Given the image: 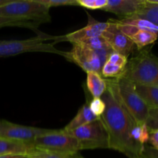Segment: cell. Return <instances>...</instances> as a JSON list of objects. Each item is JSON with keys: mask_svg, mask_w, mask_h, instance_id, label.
I'll list each match as a JSON object with an SVG mask.
<instances>
[{"mask_svg": "<svg viewBox=\"0 0 158 158\" xmlns=\"http://www.w3.org/2000/svg\"><path fill=\"white\" fill-rule=\"evenodd\" d=\"M140 158H158V150L145 144L142 150Z\"/></svg>", "mask_w": 158, "mask_h": 158, "instance_id": "obj_29", "label": "cell"}, {"mask_svg": "<svg viewBox=\"0 0 158 158\" xmlns=\"http://www.w3.org/2000/svg\"><path fill=\"white\" fill-rule=\"evenodd\" d=\"M41 24L37 23V22L0 16V28L7 27V26L28 28V29H30L32 30L35 31V32H37V34H39L40 33V32H38V27Z\"/></svg>", "mask_w": 158, "mask_h": 158, "instance_id": "obj_20", "label": "cell"}, {"mask_svg": "<svg viewBox=\"0 0 158 158\" xmlns=\"http://www.w3.org/2000/svg\"><path fill=\"white\" fill-rule=\"evenodd\" d=\"M158 38V34L151 31L140 29L137 33L131 37L138 50H141L143 47L154 43Z\"/></svg>", "mask_w": 158, "mask_h": 158, "instance_id": "obj_19", "label": "cell"}, {"mask_svg": "<svg viewBox=\"0 0 158 158\" xmlns=\"http://www.w3.org/2000/svg\"><path fill=\"white\" fill-rule=\"evenodd\" d=\"M67 133L77 139L80 151L109 149L107 131L100 118Z\"/></svg>", "mask_w": 158, "mask_h": 158, "instance_id": "obj_6", "label": "cell"}, {"mask_svg": "<svg viewBox=\"0 0 158 158\" xmlns=\"http://www.w3.org/2000/svg\"><path fill=\"white\" fill-rule=\"evenodd\" d=\"M81 43H83L85 46L95 51L98 54L99 56L100 57L103 64L105 63L106 60H107L110 54L114 52L110 46V45L107 43V42L106 41V40L102 35L101 36L89 39V40L81 42Z\"/></svg>", "mask_w": 158, "mask_h": 158, "instance_id": "obj_17", "label": "cell"}, {"mask_svg": "<svg viewBox=\"0 0 158 158\" xmlns=\"http://www.w3.org/2000/svg\"><path fill=\"white\" fill-rule=\"evenodd\" d=\"M106 61H109L110 63H114V64L120 66L121 67L125 68L128 62V57L122 55V54L118 53L117 52H112L110 56H108L107 60Z\"/></svg>", "mask_w": 158, "mask_h": 158, "instance_id": "obj_28", "label": "cell"}, {"mask_svg": "<svg viewBox=\"0 0 158 158\" xmlns=\"http://www.w3.org/2000/svg\"><path fill=\"white\" fill-rule=\"evenodd\" d=\"M11 0H0V6H3V5L6 4V3L9 2Z\"/></svg>", "mask_w": 158, "mask_h": 158, "instance_id": "obj_32", "label": "cell"}, {"mask_svg": "<svg viewBox=\"0 0 158 158\" xmlns=\"http://www.w3.org/2000/svg\"><path fill=\"white\" fill-rule=\"evenodd\" d=\"M33 144L19 140L0 138V156L7 154H29L37 152Z\"/></svg>", "mask_w": 158, "mask_h": 158, "instance_id": "obj_13", "label": "cell"}, {"mask_svg": "<svg viewBox=\"0 0 158 158\" xmlns=\"http://www.w3.org/2000/svg\"><path fill=\"white\" fill-rule=\"evenodd\" d=\"M108 26L102 36L106 40L114 52L128 57L135 49V44L130 37L123 34L113 19L107 21Z\"/></svg>", "mask_w": 158, "mask_h": 158, "instance_id": "obj_10", "label": "cell"}, {"mask_svg": "<svg viewBox=\"0 0 158 158\" xmlns=\"http://www.w3.org/2000/svg\"><path fill=\"white\" fill-rule=\"evenodd\" d=\"M89 106L93 114L100 118L103 115L105 111V103L101 97L100 98H94L89 103Z\"/></svg>", "mask_w": 158, "mask_h": 158, "instance_id": "obj_25", "label": "cell"}, {"mask_svg": "<svg viewBox=\"0 0 158 158\" xmlns=\"http://www.w3.org/2000/svg\"><path fill=\"white\" fill-rule=\"evenodd\" d=\"M79 6L86 9H102L107 4V0H77Z\"/></svg>", "mask_w": 158, "mask_h": 158, "instance_id": "obj_24", "label": "cell"}, {"mask_svg": "<svg viewBox=\"0 0 158 158\" xmlns=\"http://www.w3.org/2000/svg\"><path fill=\"white\" fill-rule=\"evenodd\" d=\"M148 142L151 143L152 148L158 150V130L150 131L149 141Z\"/></svg>", "mask_w": 158, "mask_h": 158, "instance_id": "obj_30", "label": "cell"}, {"mask_svg": "<svg viewBox=\"0 0 158 158\" xmlns=\"http://www.w3.org/2000/svg\"><path fill=\"white\" fill-rule=\"evenodd\" d=\"M32 158H84L80 152L69 153V154H54L38 151L31 155Z\"/></svg>", "mask_w": 158, "mask_h": 158, "instance_id": "obj_23", "label": "cell"}, {"mask_svg": "<svg viewBox=\"0 0 158 158\" xmlns=\"http://www.w3.org/2000/svg\"><path fill=\"white\" fill-rule=\"evenodd\" d=\"M145 123L150 131L158 130V110L149 109V114Z\"/></svg>", "mask_w": 158, "mask_h": 158, "instance_id": "obj_27", "label": "cell"}, {"mask_svg": "<svg viewBox=\"0 0 158 158\" xmlns=\"http://www.w3.org/2000/svg\"><path fill=\"white\" fill-rule=\"evenodd\" d=\"M121 76L135 84L158 87V56L141 49L128 60Z\"/></svg>", "mask_w": 158, "mask_h": 158, "instance_id": "obj_2", "label": "cell"}, {"mask_svg": "<svg viewBox=\"0 0 158 158\" xmlns=\"http://www.w3.org/2000/svg\"><path fill=\"white\" fill-rule=\"evenodd\" d=\"M89 16L88 23L85 27L78 29L75 32H70L64 35L56 36L55 41L53 42L54 45L60 42L68 41L72 43H81L89 39L94 38V37L101 36L102 34L106 30L108 26V23H102V22L97 21L94 19L90 15L87 14Z\"/></svg>", "mask_w": 158, "mask_h": 158, "instance_id": "obj_11", "label": "cell"}, {"mask_svg": "<svg viewBox=\"0 0 158 158\" xmlns=\"http://www.w3.org/2000/svg\"><path fill=\"white\" fill-rule=\"evenodd\" d=\"M129 19L148 20L158 27V3L153 0H144L138 12Z\"/></svg>", "mask_w": 158, "mask_h": 158, "instance_id": "obj_16", "label": "cell"}, {"mask_svg": "<svg viewBox=\"0 0 158 158\" xmlns=\"http://www.w3.org/2000/svg\"><path fill=\"white\" fill-rule=\"evenodd\" d=\"M0 16L29 20L43 23H49V9L38 0H11L0 6Z\"/></svg>", "mask_w": 158, "mask_h": 158, "instance_id": "obj_4", "label": "cell"}, {"mask_svg": "<svg viewBox=\"0 0 158 158\" xmlns=\"http://www.w3.org/2000/svg\"><path fill=\"white\" fill-rule=\"evenodd\" d=\"M52 129L27 127L0 120V138L32 143L36 137L49 133Z\"/></svg>", "mask_w": 158, "mask_h": 158, "instance_id": "obj_9", "label": "cell"}, {"mask_svg": "<svg viewBox=\"0 0 158 158\" xmlns=\"http://www.w3.org/2000/svg\"><path fill=\"white\" fill-rule=\"evenodd\" d=\"M119 95L127 110L137 124L146 123L149 114V107L136 91L133 82L120 76L115 79Z\"/></svg>", "mask_w": 158, "mask_h": 158, "instance_id": "obj_7", "label": "cell"}, {"mask_svg": "<svg viewBox=\"0 0 158 158\" xmlns=\"http://www.w3.org/2000/svg\"><path fill=\"white\" fill-rule=\"evenodd\" d=\"M136 91L149 109L158 110V87L135 84Z\"/></svg>", "mask_w": 158, "mask_h": 158, "instance_id": "obj_18", "label": "cell"}, {"mask_svg": "<svg viewBox=\"0 0 158 158\" xmlns=\"http://www.w3.org/2000/svg\"><path fill=\"white\" fill-rule=\"evenodd\" d=\"M121 23H125V24L131 25V26H135L138 28L139 29H144V30L151 31L158 34V27L153 24L151 22L145 19H118Z\"/></svg>", "mask_w": 158, "mask_h": 158, "instance_id": "obj_22", "label": "cell"}, {"mask_svg": "<svg viewBox=\"0 0 158 158\" xmlns=\"http://www.w3.org/2000/svg\"><path fill=\"white\" fill-rule=\"evenodd\" d=\"M66 59L78 65L86 73L95 72L101 75L103 61L95 51L83 43H73L72 49L68 52Z\"/></svg>", "mask_w": 158, "mask_h": 158, "instance_id": "obj_8", "label": "cell"}, {"mask_svg": "<svg viewBox=\"0 0 158 158\" xmlns=\"http://www.w3.org/2000/svg\"><path fill=\"white\" fill-rule=\"evenodd\" d=\"M144 0H107V4L102 10L111 12L122 19H129L135 15Z\"/></svg>", "mask_w": 158, "mask_h": 158, "instance_id": "obj_12", "label": "cell"}, {"mask_svg": "<svg viewBox=\"0 0 158 158\" xmlns=\"http://www.w3.org/2000/svg\"><path fill=\"white\" fill-rule=\"evenodd\" d=\"M32 144L37 151L54 154H69L80 151L77 139L63 129H52L49 133L36 137Z\"/></svg>", "mask_w": 158, "mask_h": 158, "instance_id": "obj_5", "label": "cell"}, {"mask_svg": "<svg viewBox=\"0 0 158 158\" xmlns=\"http://www.w3.org/2000/svg\"><path fill=\"white\" fill-rule=\"evenodd\" d=\"M150 131L146 123L143 124H136L132 131V139L136 143L140 146H144L149 141Z\"/></svg>", "mask_w": 158, "mask_h": 158, "instance_id": "obj_21", "label": "cell"}, {"mask_svg": "<svg viewBox=\"0 0 158 158\" xmlns=\"http://www.w3.org/2000/svg\"><path fill=\"white\" fill-rule=\"evenodd\" d=\"M86 87L94 98H100L106 90V80L97 73H86Z\"/></svg>", "mask_w": 158, "mask_h": 158, "instance_id": "obj_15", "label": "cell"}, {"mask_svg": "<svg viewBox=\"0 0 158 158\" xmlns=\"http://www.w3.org/2000/svg\"><path fill=\"white\" fill-rule=\"evenodd\" d=\"M99 117L94 115L90 110L89 106V103H85L77 112V115L74 117V118L63 128V131L69 132L72 131L77 128L86 125L87 123H91L96 120H98Z\"/></svg>", "mask_w": 158, "mask_h": 158, "instance_id": "obj_14", "label": "cell"}, {"mask_svg": "<svg viewBox=\"0 0 158 158\" xmlns=\"http://www.w3.org/2000/svg\"><path fill=\"white\" fill-rule=\"evenodd\" d=\"M0 158H32L29 154H7L2 155Z\"/></svg>", "mask_w": 158, "mask_h": 158, "instance_id": "obj_31", "label": "cell"}, {"mask_svg": "<svg viewBox=\"0 0 158 158\" xmlns=\"http://www.w3.org/2000/svg\"><path fill=\"white\" fill-rule=\"evenodd\" d=\"M38 1L49 9L56 6H79L77 0H38Z\"/></svg>", "mask_w": 158, "mask_h": 158, "instance_id": "obj_26", "label": "cell"}, {"mask_svg": "<svg viewBox=\"0 0 158 158\" xmlns=\"http://www.w3.org/2000/svg\"><path fill=\"white\" fill-rule=\"evenodd\" d=\"M107 88L101 98L105 103V111L100 117L109 137V149L122 153L128 158H140L143 146L132 139V131L136 121L123 104L115 79H106Z\"/></svg>", "mask_w": 158, "mask_h": 158, "instance_id": "obj_1", "label": "cell"}, {"mask_svg": "<svg viewBox=\"0 0 158 158\" xmlns=\"http://www.w3.org/2000/svg\"><path fill=\"white\" fill-rule=\"evenodd\" d=\"M56 36H52L40 32L36 37L22 40H0V57H9L25 52H49L64 56L67 52L54 47V43H46L47 40H54Z\"/></svg>", "mask_w": 158, "mask_h": 158, "instance_id": "obj_3", "label": "cell"}, {"mask_svg": "<svg viewBox=\"0 0 158 158\" xmlns=\"http://www.w3.org/2000/svg\"><path fill=\"white\" fill-rule=\"evenodd\" d=\"M156 2H157V3H158V1H156Z\"/></svg>", "mask_w": 158, "mask_h": 158, "instance_id": "obj_33", "label": "cell"}]
</instances>
